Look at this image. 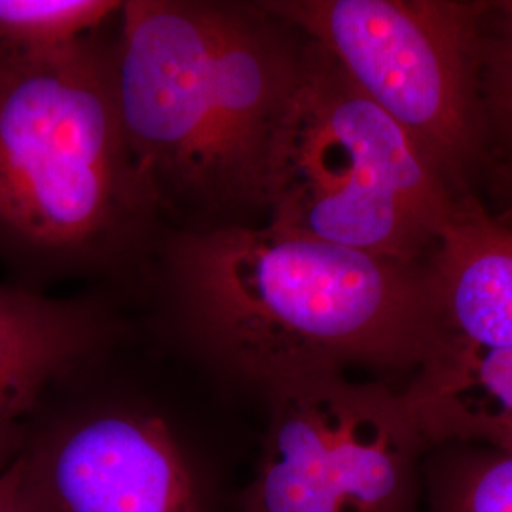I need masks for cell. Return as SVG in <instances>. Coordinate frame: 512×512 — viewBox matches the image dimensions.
Masks as SVG:
<instances>
[{"mask_svg": "<svg viewBox=\"0 0 512 512\" xmlns=\"http://www.w3.org/2000/svg\"><path fill=\"white\" fill-rule=\"evenodd\" d=\"M150 274L188 346L262 393L351 368L408 382L442 351L423 264L270 222L169 230Z\"/></svg>", "mask_w": 512, "mask_h": 512, "instance_id": "6da1fadb", "label": "cell"}, {"mask_svg": "<svg viewBox=\"0 0 512 512\" xmlns=\"http://www.w3.org/2000/svg\"><path fill=\"white\" fill-rule=\"evenodd\" d=\"M118 23L120 114L165 226H255L306 37L262 2L128 0Z\"/></svg>", "mask_w": 512, "mask_h": 512, "instance_id": "7a4b0ae2", "label": "cell"}, {"mask_svg": "<svg viewBox=\"0 0 512 512\" xmlns=\"http://www.w3.org/2000/svg\"><path fill=\"white\" fill-rule=\"evenodd\" d=\"M167 232L126 137L114 38L0 48V266L12 283L46 293L150 272Z\"/></svg>", "mask_w": 512, "mask_h": 512, "instance_id": "3957f363", "label": "cell"}, {"mask_svg": "<svg viewBox=\"0 0 512 512\" xmlns=\"http://www.w3.org/2000/svg\"><path fill=\"white\" fill-rule=\"evenodd\" d=\"M458 200L414 139L306 38L268 160V222L423 264Z\"/></svg>", "mask_w": 512, "mask_h": 512, "instance_id": "277c9868", "label": "cell"}, {"mask_svg": "<svg viewBox=\"0 0 512 512\" xmlns=\"http://www.w3.org/2000/svg\"><path fill=\"white\" fill-rule=\"evenodd\" d=\"M319 44L454 184L480 137L482 31L490 2L262 0Z\"/></svg>", "mask_w": 512, "mask_h": 512, "instance_id": "5b68a950", "label": "cell"}, {"mask_svg": "<svg viewBox=\"0 0 512 512\" xmlns=\"http://www.w3.org/2000/svg\"><path fill=\"white\" fill-rule=\"evenodd\" d=\"M245 512H420L431 450L403 387L323 372L264 391Z\"/></svg>", "mask_w": 512, "mask_h": 512, "instance_id": "8992f818", "label": "cell"}, {"mask_svg": "<svg viewBox=\"0 0 512 512\" xmlns=\"http://www.w3.org/2000/svg\"><path fill=\"white\" fill-rule=\"evenodd\" d=\"M14 465L18 512H207L183 446L141 408L44 404Z\"/></svg>", "mask_w": 512, "mask_h": 512, "instance_id": "52a82bcc", "label": "cell"}, {"mask_svg": "<svg viewBox=\"0 0 512 512\" xmlns=\"http://www.w3.org/2000/svg\"><path fill=\"white\" fill-rule=\"evenodd\" d=\"M118 330L95 298L0 285V475L16 463L50 393L101 357Z\"/></svg>", "mask_w": 512, "mask_h": 512, "instance_id": "ba28073f", "label": "cell"}, {"mask_svg": "<svg viewBox=\"0 0 512 512\" xmlns=\"http://www.w3.org/2000/svg\"><path fill=\"white\" fill-rule=\"evenodd\" d=\"M423 268L442 351L512 348L511 224L459 196Z\"/></svg>", "mask_w": 512, "mask_h": 512, "instance_id": "9c48e42d", "label": "cell"}, {"mask_svg": "<svg viewBox=\"0 0 512 512\" xmlns=\"http://www.w3.org/2000/svg\"><path fill=\"white\" fill-rule=\"evenodd\" d=\"M420 512H512V454L444 442L423 461Z\"/></svg>", "mask_w": 512, "mask_h": 512, "instance_id": "30bf717a", "label": "cell"}, {"mask_svg": "<svg viewBox=\"0 0 512 512\" xmlns=\"http://www.w3.org/2000/svg\"><path fill=\"white\" fill-rule=\"evenodd\" d=\"M120 0H0V48L48 54L97 33Z\"/></svg>", "mask_w": 512, "mask_h": 512, "instance_id": "8fae6325", "label": "cell"}, {"mask_svg": "<svg viewBox=\"0 0 512 512\" xmlns=\"http://www.w3.org/2000/svg\"><path fill=\"white\" fill-rule=\"evenodd\" d=\"M494 10L499 25L490 42L482 35V67L488 69L490 107L512 148V2H494Z\"/></svg>", "mask_w": 512, "mask_h": 512, "instance_id": "7c38bea8", "label": "cell"}, {"mask_svg": "<svg viewBox=\"0 0 512 512\" xmlns=\"http://www.w3.org/2000/svg\"><path fill=\"white\" fill-rule=\"evenodd\" d=\"M18 473L16 465H12L6 473L0 475V512H18Z\"/></svg>", "mask_w": 512, "mask_h": 512, "instance_id": "4fadbf2b", "label": "cell"}]
</instances>
